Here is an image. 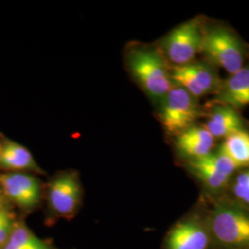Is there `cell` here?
<instances>
[{"label":"cell","mask_w":249,"mask_h":249,"mask_svg":"<svg viewBox=\"0 0 249 249\" xmlns=\"http://www.w3.org/2000/svg\"><path fill=\"white\" fill-rule=\"evenodd\" d=\"M3 249H50L44 241L39 239L23 225L13 227L9 240Z\"/></svg>","instance_id":"16"},{"label":"cell","mask_w":249,"mask_h":249,"mask_svg":"<svg viewBox=\"0 0 249 249\" xmlns=\"http://www.w3.org/2000/svg\"><path fill=\"white\" fill-rule=\"evenodd\" d=\"M201 52L210 64L232 75L246 66L249 46L229 27L213 25L204 29Z\"/></svg>","instance_id":"2"},{"label":"cell","mask_w":249,"mask_h":249,"mask_svg":"<svg viewBox=\"0 0 249 249\" xmlns=\"http://www.w3.org/2000/svg\"><path fill=\"white\" fill-rule=\"evenodd\" d=\"M196 100L186 89L174 84L161 103L160 122L166 133L178 137L195 125L202 116Z\"/></svg>","instance_id":"5"},{"label":"cell","mask_w":249,"mask_h":249,"mask_svg":"<svg viewBox=\"0 0 249 249\" xmlns=\"http://www.w3.org/2000/svg\"><path fill=\"white\" fill-rule=\"evenodd\" d=\"M126 63L134 79L147 95L161 104L174 83L160 49L147 45L132 47L126 54Z\"/></svg>","instance_id":"1"},{"label":"cell","mask_w":249,"mask_h":249,"mask_svg":"<svg viewBox=\"0 0 249 249\" xmlns=\"http://www.w3.org/2000/svg\"><path fill=\"white\" fill-rule=\"evenodd\" d=\"M231 189L236 198L249 206V170L237 176Z\"/></svg>","instance_id":"18"},{"label":"cell","mask_w":249,"mask_h":249,"mask_svg":"<svg viewBox=\"0 0 249 249\" xmlns=\"http://www.w3.org/2000/svg\"><path fill=\"white\" fill-rule=\"evenodd\" d=\"M204 158L205 160L213 165L216 169L219 170L223 175L229 178L235 170L239 168L229 156H227L223 151H221V149H219L216 152L210 153L209 155L205 156Z\"/></svg>","instance_id":"17"},{"label":"cell","mask_w":249,"mask_h":249,"mask_svg":"<svg viewBox=\"0 0 249 249\" xmlns=\"http://www.w3.org/2000/svg\"><path fill=\"white\" fill-rule=\"evenodd\" d=\"M175 85L186 89L195 98L216 93L221 81L213 65L209 62H191L170 69Z\"/></svg>","instance_id":"6"},{"label":"cell","mask_w":249,"mask_h":249,"mask_svg":"<svg viewBox=\"0 0 249 249\" xmlns=\"http://www.w3.org/2000/svg\"><path fill=\"white\" fill-rule=\"evenodd\" d=\"M2 147H3V143H1V142H0V152H1V150H2Z\"/></svg>","instance_id":"22"},{"label":"cell","mask_w":249,"mask_h":249,"mask_svg":"<svg viewBox=\"0 0 249 249\" xmlns=\"http://www.w3.org/2000/svg\"><path fill=\"white\" fill-rule=\"evenodd\" d=\"M204 29L201 19L195 18L173 29L160 42V52L175 67L193 62L201 52Z\"/></svg>","instance_id":"3"},{"label":"cell","mask_w":249,"mask_h":249,"mask_svg":"<svg viewBox=\"0 0 249 249\" xmlns=\"http://www.w3.org/2000/svg\"><path fill=\"white\" fill-rule=\"evenodd\" d=\"M211 107L205 127L214 139H225L236 131L246 129V121L236 109L223 105H212Z\"/></svg>","instance_id":"11"},{"label":"cell","mask_w":249,"mask_h":249,"mask_svg":"<svg viewBox=\"0 0 249 249\" xmlns=\"http://www.w3.org/2000/svg\"><path fill=\"white\" fill-rule=\"evenodd\" d=\"M12 229H13L12 221L0 225V248L2 246H5L7 241L9 240V235L11 233Z\"/></svg>","instance_id":"19"},{"label":"cell","mask_w":249,"mask_h":249,"mask_svg":"<svg viewBox=\"0 0 249 249\" xmlns=\"http://www.w3.org/2000/svg\"><path fill=\"white\" fill-rule=\"evenodd\" d=\"M213 135L205 126L193 125L178 135L176 148L178 153L188 160L203 158L212 153L214 146Z\"/></svg>","instance_id":"10"},{"label":"cell","mask_w":249,"mask_h":249,"mask_svg":"<svg viewBox=\"0 0 249 249\" xmlns=\"http://www.w3.org/2000/svg\"><path fill=\"white\" fill-rule=\"evenodd\" d=\"M81 187L76 174L68 172L55 177L48 187V201L55 213L71 216L80 203Z\"/></svg>","instance_id":"7"},{"label":"cell","mask_w":249,"mask_h":249,"mask_svg":"<svg viewBox=\"0 0 249 249\" xmlns=\"http://www.w3.org/2000/svg\"><path fill=\"white\" fill-rule=\"evenodd\" d=\"M208 232L195 221H185L177 224L170 231L168 249H207Z\"/></svg>","instance_id":"12"},{"label":"cell","mask_w":249,"mask_h":249,"mask_svg":"<svg viewBox=\"0 0 249 249\" xmlns=\"http://www.w3.org/2000/svg\"><path fill=\"white\" fill-rule=\"evenodd\" d=\"M0 187L10 200L23 209L36 207L41 198L39 180L22 172L1 173Z\"/></svg>","instance_id":"8"},{"label":"cell","mask_w":249,"mask_h":249,"mask_svg":"<svg viewBox=\"0 0 249 249\" xmlns=\"http://www.w3.org/2000/svg\"><path fill=\"white\" fill-rule=\"evenodd\" d=\"M11 221H12V219H11L9 213L3 214V215L0 216V225H2L4 223H9V222H11Z\"/></svg>","instance_id":"20"},{"label":"cell","mask_w":249,"mask_h":249,"mask_svg":"<svg viewBox=\"0 0 249 249\" xmlns=\"http://www.w3.org/2000/svg\"><path fill=\"white\" fill-rule=\"evenodd\" d=\"M214 238L226 247L249 246V213L239 206L221 202L210 219Z\"/></svg>","instance_id":"4"},{"label":"cell","mask_w":249,"mask_h":249,"mask_svg":"<svg viewBox=\"0 0 249 249\" xmlns=\"http://www.w3.org/2000/svg\"><path fill=\"white\" fill-rule=\"evenodd\" d=\"M211 105H223L236 110L249 106V65L221 81Z\"/></svg>","instance_id":"9"},{"label":"cell","mask_w":249,"mask_h":249,"mask_svg":"<svg viewBox=\"0 0 249 249\" xmlns=\"http://www.w3.org/2000/svg\"><path fill=\"white\" fill-rule=\"evenodd\" d=\"M189 169L198 178L205 187L212 191H220L227 185L230 178L216 169L203 158L188 160Z\"/></svg>","instance_id":"14"},{"label":"cell","mask_w":249,"mask_h":249,"mask_svg":"<svg viewBox=\"0 0 249 249\" xmlns=\"http://www.w3.org/2000/svg\"><path fill=\"white\" fill-rule=\"evenodd\" d=\"M0 168L8 171H34L41 173L34 156L24 146L12 141L3 143L0 152Z\"/></svg>","instance_id":"13"},{"label":"cell","mask_w":249,"mask_h":249,"mask_svg":"<svg viewBox=\"0 0 249 249\" xmlns=\"http://www.w3.org/2000/svg\"><path fill=\"white\" fill-rule=\"evenodd\" d=\"M5 213H8V211L3 207V205L1 204V202H0V216Z\"/></svg>","instance_id":"21"},{"label":"cell","mask_w":249,"mask_h":249,"mask_svg":"<svg viewBox=\"0 0 249 249\" xmlns=\"http://www.w3.org/2000/svg\"><path fill=\"white\" fill-rule=\"evenodd\" d=\"M220 149L239 168L249 166V132L247 129L236 131L226 137Z\"/></svg>","instance_id":"15"}]
</instances>
